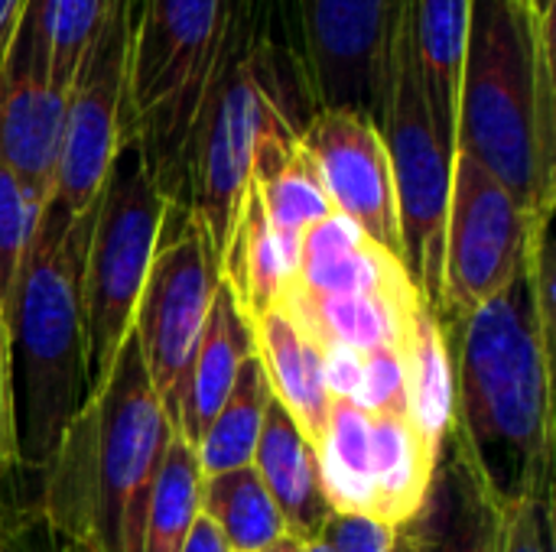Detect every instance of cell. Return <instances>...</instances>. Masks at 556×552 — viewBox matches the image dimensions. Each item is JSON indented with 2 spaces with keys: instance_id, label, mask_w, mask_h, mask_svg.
I'll list each match as a JSON object with an SVG mask.
<instances>
[{
  "instance_id": "b9f144b4",
  "label": "cell",
  "mask_w": 556,
  "mask_h": 552,
  "mask_svg": "<svg viewBox=\"0 0 556 552\" xmlns=\"http://www.w3.org/2000/svg\"><path fill=\"white\" fill-rule=\"evenodd\" d=\"M303 552H329V550H326V543H323V540H313V543H306V547H303Z\"/></svg>"
},
{
  "instance_id": "83f0119b",
  "label": "cell",
  "mask_w": 556,
  "mask_h": 552,
  "mask_svg": "<svg viewBox=\"0 0 556 552\" xmlns=\"http://www.w3.org/2000/svg\"><path fill=\"white\" fill-rule=\"evenodd\" d=\"M407 364L410 423L430 449L440 452L453 429V368L443 325L433 309H424L401 348Z\"/></svg>"
},
{
  "instance_id": "cb8c5ba5",
  "label": "cell",
  "mask_w": 556,
  "mask_h": 552,
  "mask_svg": "<svg viewBox=\"0 0 556 552\" xmlns=\"http://www.w3.org/2000/svg\"><path fill=\"white\" fill-rule=\"evenodd\" d=\"M287 277H290V264L283 257V247L264 215L254 185H248L231 238L222 254V283L235 293L238 306L254 322L270 306H277Z\"/></svg>"
},
{
  "instance_id": "ba28073f",
  "label": "cell",
  "mask_w": 556,
  "mask_h": 552,
  "mask_svg": "<svg viewBox=\"0 0 556 552\" xmlns=\"http://www.w3.org/2000/svg\"><path fill=\"white\" fill-rule=\"evenodd\" d=\"M378 130L388 150L397 221H401V264L427 306L440 312L443 303V244L453 185V150L440 140L404 26V0L391 36L388 81L378 111Z\"/></svg>"
},
{
  "instance_id": "5b68a950",
  "label": "cell",
  "mask_w": 556,
  "mask_h": 552,
  "mask_svg": "<svg viewBox=\"0 0 556 552\" xmlns=\"http://www.w3.org/2000/svg\"><path fill=\"white\" fill-rule=\"evenodd\" d=\"M235 39L231 0H143L134 10L121 140L173 205L192 127Z\"/></svg>"
},
{
  "instance_id": "60d3db41",
  "label": "cell",
  "mask_w": 556,
  "mask_h": 552,
  "mask_svg": "<svg viewBox=\"0 0 556 552\" xmlns=\"http://www.w3.org/2000/svg\"><path fill=\"white\" fill-rule=\"evenodd\" d=\"M62 552H98L94 547H88V543H65Z\"/></svg>"
},
{
  "instance_id": "836d02e7",
  "label": "cell",
  "mask_w": 556,
  "mask_h": 552,
  "mask_svg": "<svg viewBox=\"0 0 556 552\" xmlns=\"http://www.w3.org/2000/svg\"><path fill=\"white\" fill-rule=\"evenodd\" d=\"M495 552H554V491L498 508Z\"/></svg>"
},
{
  "instance_id": "7402d4cb",
  "label": "cell",
  "mask_w": 556,
  "mask_h": 552,
  "mask_svg": "<svg viewBox=\"0 0 556 552\" xmlns=\"http://www.w3.org/2000/svg\"><path fill=\"white\" fill-rule=\"evenodd\" d=\"M404 26L433 127L456 153V98L469 36V0H404Z\"/></svg>"
},
{
  "instance_id": "ac0fdd59",
  "label": "cell",
  "mask_w": 556,
  "mask_h": 552,
  "mask_svg": "<svg viewBox=\"0 0 556 552\" xmlns=\"http://www.w3.org/2000/svg\"><path fill=\"white\" fill-rule=\"evenodd\" d=\"M287 286L313 296L417 290L407 270L342 215H329L303 234Z\"/></svg>"
},
{
  "instance_id": "e575fe53",
  "label": "cell",
  "mask_w": 556,
  "mask_h": 552,
  "mask_svg": "<svg viewBox=\"0 0 556 552\" xmlns=\"http://www.w3.org/2000/svg\"><path fill=\"white\" fill-rule=\"evenodd\" d=\"M391 527L358 517V514H332L323 530V543L329 552H391Z\"/></svg>"
},
{
  "instance_id": "f35d334b",
  "label": "cell",
  "mask_w": 556,
  "mask_h": 552,
  "mask_svg": "<svg viewBox=\"0 0 556 552\" xmlns=\"http://www.w3.org/2000/svg\"><path fill=\"white\" fill-rule=\"evenodd\" d=\"M303 547H306L303 540H296V537H290V534H287V537H280L274 547H267L264 552H303Z\"/></svg>"
},
{
  "instance_id": "d6986e66",
  "label": "cell",
  "mask_w": 556,
  "mask_h": 552,
  "mask_svg": "<svg viewBox=\"0 0 556 552\" xmlns=\"http://www.w3.org/2000/svg\"><path fill=\"white\" fill-rule=\"evenodd\" d=\"M254 355H257L254 322L244 316L235 293L225 283H218L212 306H208V316H205V325H202L199 348H195L192 364H189V377H186V390H182V403H179V420H176V433L192 449L199 446L208 423L215 420V413L228 400V394L238 381V371Z\"/></svg>"
},
{
  "instance_id": "7c38bea8",
  "label": "cell",
  "mask_w": 556,
  "mask_h": 552,
  "mask_svg": "<svg viewBox=\"0 0 556 552\" xmlns=\"http://www.w3.org/2000/svg\"><path fill=\"white\" fill-rule=\"evenodd\" d=\"M300 10L319 107H349L378 120L401 0H300Z\"/></svg>"
},
{
  "instance_id": "f1b7e54d",
  "label": "cell",
  "mask_w": 556,
  "mask_h": 552,
  "mask_svg": "<svg viewBox=\"0 0 556 552\" xmlns=\"http://www.w3.org/2000/svg\"><path fill=\"white\" fill-rule=\"evenodd\" d=\"M199 491H202V468L195 449L176 433L166 446V455L150 488L137 552H182L202 514Z\"/></svg>"
},
{
  "instance_id": "6da1fadb",
  "label": "cell",
  "mask_w": 556,
  "mask_h": 552,
  "mask_svg": "<svg viewBox=\"0 0 556 552\" xmlns=\"http://www.w3.org/2000/svg\"><path fill=\"white\" fill-rule=\"evenodd\" d=\"M440 325L453 368V436L495 508L554 491L551 224L502 296Z\"/></svg>"
},
{
  "instance_id": "3957f363",
  "label": "cell",
  "mask_w": 556,
  "mask_h": 552,
  "mask_svg": "<svg viewBox=\"0 0 556 552\" xmlns=\"http://www.w3.org/2000/svg\"><path fill=\"white\" fill-rule=\"evenodd\" d=\"M169 423L127 332L108 377L68 423L55 455L36 475V501L62 543L137 552Z\"/></svg>"
},
{
  "instance_id": "603a6c76",
  "label": "cell",
  "mask_w": 556,
  "mask_h": 552,
  "mask_svg": "<svg viewBox=\"0 0 556 552\" xmlns=\"http://www.w3.org/2000/svg\"><path fill=\"white\" fill-rule=\"evenodd\" d=\"M437 449L424 442L410 416L368 413V468H371V521L384 527L407 524L427 501Z\"/></svg>"
},
{
  "instance_id": "484cf974",
  "label": "cell",
  "mask_w": 556,
  "mask_h": 552,
  "mask_svg": "<svg viewBox=\"0 0 556 552\" xmlns=\"http://www.w3.org/2000/svg\"><path fill=\"white\" fill-rule=\"evenodd\" d=\"M114 0H26L16 29L33 42L55 88L68 91Z\"/></svg>"
},
{
  "instance_id": "74e56055",
  "label": "cell",
  "mask_w": 556,
  "mask_h": 552,
  "mask_svg": "<svg viewBox=\"0 0 556 552\" xmlns=\"http://www.w3.org/2000/svg\"><path fill=\"white\" fill-rule=\"evenodd\" d=\"M23 3L26 0H0V59H3V52L10 46V36H13L16 20L23 13Z\"/></svg>"
},
{
  "instance_id": "277c9868",
  "label": "cell",
  "mask_w": 556,
  "mask_h": 552,
  "mask_svg": "<svg viewBox=\"0 0 556 552\" xmlns=\"http://www.w3.org/2000/svg\"><path fill=\"white\" fill-rule=\"evenodd\" d=\"M456 150L541 221L556 202L554 16L528 0H469Z\"/></svg>"
},
{
  "instance_id": "ffe728a7",
  "label": "cell",
  "mask_w": 556,
  "mask_h": 552,
  "mask_svg": "<svg viewBox=\"0 0 556 552\" xmlns=\"http://www.w3.org/2000/svg\"><path fill=\"white\" fill-rule=\"evenodd\" d=\"M251 185L264 205V215L283 247V257L293 270L296 251L303 234L336 215L329 192L319 179V169L300 146V130L280 127L270 130L257 153H254V172Z\"/></svg>"
},
{
  "instance_id": "44dd1931",
  "label": "cell",
  "mask_w": 556,
  "mask_h": 552,
  "mask_svg": "<svg viewBox=\"0 0 556 552\" xmlns=\"http://www.w3.org/2000/svg\"><path fill=\"white\" fill-rule=\"evenodd\" d=\"M254 342L274 400L283 403V410L296 420L300 433L316 446L332 403V390L326 381V355L280 306H270L264 316L254 319Z\"/></svg>"
},
{
  "instance_id": "7a4b0ae2",
  "label": "cell",
  "mask_w": 556,
  "mask_h": 552,
  "mask_svg": "<svg viewBox=\"0 0 556 552\" xmlns=\"http://www.w3.org/2000/svg\"><path fill=\"white\" fill-rule=\"evenodd\" d=\"M91 211L72 215L55 195L46 202L0 312L13 465L29 475L49 465L88 400L81 270Z\"/></svg>"
},
{
  "instance_id": "e0dca14e",
  "label": "cell",
  "mask_w": 556,
  "mask_h": 552,
  "mask_svg": "<svg viewBox=\"0 0 556 552\" xmlns=\"http://www.w3.org/2000/svg\"><path fill=\"white\" fill-rule=\"evenodd\" d=\"M251 468L274 498L287 534L303 543L319 540L336 511L323 488L316 446L300 433L296 420L283 410L280 400H274V394L264 413V429Z\"/></svg>"
},
{
  "instance_id": "2e32d148",
  "label": "cell",
  "mask_w": 556,
  "mask_h": 552,
  "mask_svg": "<svg viewBox=\"0 0 556 552\" xmlns=\"http://www.w3.org/2000/svg\"><path fill=\"white\" fill-rule=\"evenodd\" d=\"M277 306L313 338L319 351L349 348V351H375V348H404L417 316L427 299L417 290L407 293H339V296H313L283 286Z\"/></svg>"
},
{
  "instance_id": "30bf717a",
  "label": "cell",
  "mask_w": 556,
  "mask_h": 552,
  "mask_svg": "<svg viewBox=\"0 0 556 552\" xmlns=\"http://www.w3.org/2000/svg\"><path fill=\"white\" fill-rule=\"evenodd\" d=\"M547 224L551 221L531 218L495 176L456 150L443 244V303L437 319H463L502 296L525 270L528 251Z\"/></svg>"
},
{
  "instance_id": "4316f807",
  "label": "cell",
  "mask_w": 556,
  "mask_h": 552,
  "mask_svg": "<svg viewBox=\"0 0 556 552\" xmlns=\"http://www.w3.org/2000/svg\"><path fill=\"white\" fill-rule=\"evenodd\" d=\"M323 488L336 514L371 517L368 468V410L349 397H332L323 436L316 442Z\"/></svg>"
},
{
  "instance_id": "d590c367",
  "label": "cell",
  "mask_w": 556,
  "mask_h": 552,
  "mask_svg": "<svg viewBox=\"0 0 556 552\" xmlns=\"http://www.w3.org/2000/svg\"><path fill=\"white\" fill-rule=\"evenodd\" d=\"M13 439H10V400H7V358H3V325H0V488L13 478Z\"/></svg>"
},
{
  "instance_id": "4dcf8cb0",
  "label": "cell",
  "mask_w": 556,
  "mask_h": 552,
  "mask_svg": "<svg viewBox=\"0 0 556 552\" xmlns=\"http://www.w3.org/2000/svg\"><path fill=\"white\" fill-rule=\"evenodd\" d=\"M42 208L46 205L7 166H0V312L10 299L23 251Z\"/></svg>"
},
{
  "instance_id": "52a82bcc",
  "label": "cell",
  "mask_w": 556,
  "mask_h": 552,
  "mask_svg": "<svg viewBox=\"0 0 556 552\" xmlns=\"http://www.w3.org/2000/svg\"><path fill=\"white\" fill-rule=\"evenodd\" d=\"M166 198L150 179L134 140H121L108 179L94 198L81 270V329L88 394L108 377L150 273Z\"/></svg>"
},
{
  "instance_id": "8fae6325",
  "label": "cell",
  "mask_w": 556,
  "mask_h": 552,
  "mask_svg": "<svg viewBox=\"0 0 556 552\" xmlns=\"http://www.w3.org/2000/svg\"><path fill=\"white\" fill-rule=\"evenodd\" d=\"M134 10V0H114L94 46L85 52L68 85L55 198L72 215H85L94 205L121 143Z\"/></svg>"
},
{
  "instance_id": "ab89813d",
  "label": "cell",
  "mask_w": 556,
  "mask_h": 552,
  "mask_svg": "<svg viewBox=\"0 0 556 552\" xmlns=\"http://www.w3.org/2000/svg\"><path fill=\"white\" fill-rule=\"evenodd\" d=\"M528 3L534 7V13H538V16H554L556 0H528Z\"/></svg>"
},
{
  "instance_id": "8d00e7d4",
  "label": "cell",
  "mask_w": 556,
  "mask_h": 552,
  "mask_svg": "<svg viewBox=\"0 0 556 552\" xmlns=\"http://www.w3.org/2000/svg\"><path fill=\"white\" fill-rule=\"evenodd\" d=\"M182 552H228V547H225V540L218 537V530L199 514V521H195V527H192V534H189Z\"/></svg>"
},
{
  "instance_id": "5bb4252c",
  "label": "cell",
  "mask_w": 556,
  "mask_h": 552,
  "mask_svg": "<svg viewBox=\"0 0 556 552\" xmlns=\"http://www.w3.org/2000/svg\"><path fill=\"white\" fill-rule=\"evenodd\" d=\"M68 91L46 75L33 42L13 29L0 59V166H7L42 205L55 195Z\"/></svg>"
},
{
  "instance_id": "f546056e",
  "label": "cell",
  "mask_w": 556,
  "mask_h": 552,
  "mask_svg": "<svg viewBox=\"0 0 556 552\" xmlns=\"http://www.w3.org/2000/svg\"><path fill=\"white\" fill-rule=\"evenodd\" d=\"M267 403H270V384L254 355L238 371L228 400L222 403V410L215 413V420L208 423L205 436L195 446L202 475H222V472L248 468L254 462Z\"/></svg>"
},
{
  "instance_id": "d4e9b609",
  "label": "cell",
  "mask_w": 556,
  "mask_h": 552,
  "mask_svg": "<svg viewBox=\"0 0 556 552\" xmlns=\"http://www.w3.org/2000/svg\"><path fill=\"white\" fill-rule=\"evenodd\" d=\"M199 511L218 530L228 552H264L287 537L283 517L251 465L202 475Z\"/></svg>"
},
{
  "instance_id": "8992f818",
  "label": "cell",
  "mask_w": 556,
  "mask_h": 552,
  "mask_svg": "<svg viewBox=\"0 0 556 552\" xmlns=\"http://www.w3.org/2000/svg\"><path fill=\"white\" fill-rule=\"evenodd\" d=\"M303 130L274 55L231 39L225 68L192 127L179 195L173 205L192 211L208 231L218 257L231 238L241 198L251 185L254 153L270 130Z\"/></svg>"
},
{
  "instance_id": "9c48e42d",
  "label": "cell",
  "mask_w": 556,
  "mask_h": 552,
  "mask_svg": "<svg viewBox=\"0 0 556 552\" xmlns=\"http://www.w3.org/2000/svg\"><path fill=\"white\" fill-rule=\"evenodd\" d=\"M218 283L222 257L208 231L192 211L166 205L150 273L134 309L130 335L173 426L179 420L189 364L199 348Z\"/></svg>"
},
{
  "instance_id": "d6a6232c",
  "label": "cell",
  "mask_w": 556,
  "mask_h": 552,
  "mask_svg": "<svg viewBox=\"0 0 556 552\" xmlns=\"http://www.w3.org/2000/svg\"><path fill=\"white\" fill-rule=\"evenodd\" d=\"M355 403H362L368 413L410 416L407 364L397 348H375L362 355V381Z\"/></svg>"
},
{
  "instance_id": "9a60e30c",
  "label": "cell",
  "mask_w": 556,
  "mask_h": 552,
  "mask_svg": "<svg viewBox=\"0 0 556 552\" xmlns=\"http://www.w3.org/2000/svg\"><path fill=\"white\" fill-rule=\"evenodd\" d=\"M495 534L498 508L450 429L427 501L407 524L394 527L391 552H495Z\"/></svg>"
},
{
  "instance_id": "1f68e13d",
  "label": "cell",
  "mask_w": 556,
  "mask_h": 552,
  "mask_svg": "<svg viewBox=\"0 0 556 552\" xmlns=\"http://www.w3.org/2000/svg\"><path fill=\"white\" fill-rule=\"evenodd\" d=\"M16 478L20 468L0 488V552H62L65 543L46 524L36 488L29 491V498H20Z\"/></svg>"
},
{
  "instance_id": "4fadbf2b",
  "label": "cell",
  "mask_w": 556,
  "mask_h": 552,
  "mask_svg": "<svg viewBox=\"0 0 556 552\" xmlns=\"http://www.w3.org/2000/svg\"><path fill=\"white\" fill-rule=\"evenodd\" d=\"M300 146L319 169L336 215L401 264L397 198L378 124L362 111L319 107L300 130Z\"/></svg>"
}]
</instances>
